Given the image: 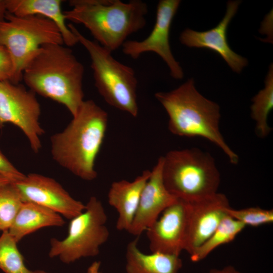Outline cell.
Returning <instances> with one entry per match:
<instances>
[{
  "mask_svg": "<svg viewBox=\"0 0 273 273\" xmlns=\"http://www.w3.org/2000/svg\"><path fill=\"white\" fill-rule=\"evenodd\" d=\"M60 0H5L7 12L18 16L40 15L54 22L59 29L64 44L69 48L78 41L66 24Z\"/></svg>",
  "mask_w": 273,
  "mask_h": 273,
  "instance_id": "17",
  "label": "cell"
},
{
  "mask_svg": "<svg viewBox=\"0 0 273 273\" xmlns=\"http://www.w3.org/2000/svg\"><path fill=\"white\" fill-rule=\"evenodd\" d=\"M227 214L245 226L256 227L273 222L272 209L259 207L235 209L231 207L226 209Z\"/></svg>",
  "mask_w": 273,
  "mask_h": 273,
  "instance_id": "24",
  "label": "cell"
},
{
  "mask_svg": "<svg viewBox=\"0 0 273 273\" xmlns=\"http://www.w3.org/2000/svg\"><path fill=\"white\" fill-rule=\"evenodd\" d=\"M163 158H159L141 194L139 204L128 233L139 237L177 199L166 189L162 177Z\"/></svg>",
  "mask_w": 273,
  "mask_h": 273,
  "instance_id": "15",
  "label": "cell"
},
{
  "mask_svg": "<svg viewBox=\"0 0 273 273\" xmlns=\"http://www.w3.org/2000/svg\"><path fill=\"white\" fill-rule=\"evenodd\" d=\"M150 174L151 170H145L132 181L123 179L111 185L108 202L118 213L116 228L118 231L128 232L130 228L142 192Z\"/></svg>",
  "mask_w": 273,
  "mask_h": 273,
  "instance_id": "16",
  "label": "cell"
},
{
  "mask_svg": "<svg viewBox=\"0 0 273 273\" xmlns=\"http://www.w3.org/2000/svg\"><path fill=\"white\" fill-rule=\"evenodd\" d=\"M84 67L68 47L41 46L24 68L22 79L35 94L64 105L72 116L84 101Z\"/></svg>",
  "mask_w": 273,
  "mask_h": 273,
  "instance_id": "1",
  "label": "cell"
},
{
  "mask_svg": "<svg viewBox=\"0 0 273 273\" xmlns=\"http://www.w3.org/2000/svg\"><path fill=\"white\" fill-rule=\"evenodd\" d=\"M0 269L5 273H36L26 266L17 243L8 231L0 236Z\"/></svg>",
  "mask_w": 273,
  "mask_h": 273,
  "instance_id": "22",
  "label": "cell"
},
{
  "mask_svg": "<svg viewBox=\"0 0 273 273\" xmlns=\"http://www.w3.org/2000/svg\"><path fill=\"white\" fill-rule=\"evenodd\" d=\"M85 205L84 210L70 219L65 238L51 239L50 258L57 257L63 263L70 264L99 254L100 247L110 236L106 212L95 196L90 197Z\"/></svg>",
  "mask_w": 273,
  "mask_h": 273,
  "instance_id": "8",
  "label": "cell"
},
{
  "mask_svg": "<svg viewBox=\"0 0 273 273\" xmlns=\"http://www.w3.org/2000/svg\"><path fill=\"white\" fill-rule=\"evenodd\" d=\"M68 26L88 53L95 85L100 95L111 106L136 117L138 82L133 68L116 60L111 51L86 37L73 24Z\"/></svg>",
  "mask_w": 273,
  "mask_h": 273,
  "instance_id": "6",
  "label": "cell"
},
{
  "mask_svg": "<svg viewBox=\"0 0 273 273\" xmlns=\"http://www.w3.org/2000/svg\"><path fill=\"white\" fill-rule=\"evenodd\" d=\"M6 13L5 1L0 0V23L4 20Z\"/></svg>",
  "mask_w": 273,
  "mask_h": 273,
  "instance_id": "28",
  "label": "cell"
},
{
  "mask_svg": "<svg viewBox=\"0 0 273 273\" xmlns=\"http://www.w3.org/2000/svg\"><path fill=\"white\" fill-rule=\"evenodd\" d=\"M13 66L10 56L7 49L0 46V80L11 81Z\"/></svg>",
  "mask_w": 273,
  "mask_h": 273,
  "instance_id": "26",
  "label": "cell"
},
{
  "mask_svg": "<svg viewBox=\"0 0 273 273\" xmlns=\"http://www.w3.org/2000/svg\"><path fill=\"white\" fill-rule=\"evenodd\" d=\"M245 226L228 214L212 235L190 255L191 260L197 262L203 260L216 248L233 241Z\"/></svg>",
  "mask_w": 273,
  "mask_h": 273,
  "instance_id": "20",
  "label": "cell"
},
{
  "mask_svg": "<svg viewBox=\"0 0 273 273\" xmlns=\"http://www.w3.org/2000/svg\"><path fill=\"white\" fill-rule=\"evenodd\" d=\"M23 202L13 183L0 186L1 231H8Z\"/></svg>",
  "mask_w": 273,
  "mask_h": 273,
  "instance_id": "23",
  "label": "cell"
},
{
  "mask_svg": "<svg viewBox=\"0 0 273 273\" xmlns=\"http://www.w3.org/2000/svg\"><path fill=\"white\" fill-rule=\"evenodd\" d=\"M187 222L184 250L190 255L214 232L230 207L226 196L216 194L187 202Z\"/></svg>",
  "mask_w": 273,
  "mask_h": 273,
  "instance_id": "12",
  "label": "cell"
},
{
  "mask_svg": "<svg viewBox=\"0 0 273 273\" xmlns=\"http://www.w3.org/2000/svg\"><path fill=\"white\" fill-rule=\"evenodd\" d=\"M69 3L72 8L64 11L66 20L84 25L95 41L112 52L147 23L148 7L141 0H71Z\"/></svg>",
  "mask_w": 273,
  "mask_h": 273,
  "instance_id": "4",
  "label": "cell"
},
{
  "mask_svg": "<svg viewBox=\"0 0 273 273\" xmlns=\"http://www.w3.org/2000/svg\"><path fill=\"white\" fill-rule=\"evenodd\" d=\"M48 44H64L54 22L40 15L18 16L7 12L0 23V46L7 49L12 62L11 82L19 83L29 61L41 46Z\"/></svg>",
  "mask_w": 273,
  "mask_h": 273,
  "instance_id": "7",
  "label": "cell"
},
{
  "mask_svg": "<svg viewBox=\"0 0 273 273\" xmlns=\"http://www.w3.org/2000/svg\"><path fill=\"white\" fill-rule=\"evenodd\" d=\"M9 183L11 182L8 178L0 175V186Z\"/></svg>",
  "mask_w": 273,
  "mask_h": 273,
  "instance_id": "29",
  "label": "cell"
},
{
  "mask_svg": "<svg viewBox=\"0 0 273 273\" xmlns=\"http://www.w3.org/2000/svg\"><path fill=\"white\" fill-rule=\"evenodd\" d=\"M138 239L128 244L126 250V273H178L183 262L179 256L159 252L146 254L138 247Z\"/></svg>",
  "mask_w": 273,
  "mask_h": 273,
  "instance_id": "19",
  "label": "cell"
},
{
  "mask_svg": "<svg viewBox=\"0 0 273 273\" xmlns=\"http://www.w3.org/2000/svg\"><path fill=\"white\" fill-rule=\"evenodd\" d=\"M13 183L24 202L37 204L68 219L78 215L85 209V204L72 197L53 178L31 173Z\"/></svg>",
  "mask_w": 273,
  "mask_h": 273,
  "instance_id": "11",
  "label": "cell"
},
{
  "mask_svg": "<svg viewBox=\"0 0 273 273\" xmlns=\"http://www.w3.org/2000/svg\"><path fill=\"white\" fill-rule=\"evenodd\" d=\"M65 223L59 214L37 204L24 202L8 231L18 243L41 228L61 227Z\"/></svg>",
  "mask_w": 273,
  "mask_h": 273,
  "instance_id": "18",
  "label": "cell"
},
{
  "mask_svg": "<svg viewBox=\"0 0 273 273\" xmlns=\"http://www.w3.org/2000/svg\"><path fill=\"white\" fill-rule=\"evenodd\" d=\"M0 231H1V228H0Z\"/></svg>",
  "mask_w": 273,
  "mask_h": 273,
  "instance_id": "31",
  "label": "cell"
},
{
  "mask_svg": "<svg viewBox=\"0 0 273 273\" xmlns=\"http://www.w3.org/2000/svg\"><path fill=\"white\" fill-rule=\"evenodd\" d=\"M180 4L179 0H161L157 6L156 21L150 34L138 41L127 40L122 46L123 53L137 59L145 53L153 52L161 57L169 69L170 75L181 79L184 72L170 48L169 35L171 23Z\"/></svg>",
  "mask_w": 273,
  "mask_h": 273,
  "instance_id": "10",
  "label": "cell"
},
{
  "mask_svg": "<svg viewBox=\"0 0 273 273\" xmlns=\"http://www.w3.org/2000/svg\"><path fill=\"white\" fill-rule=\"evenodd\" d=\"M207 273H243L234 266L232 265L225 266L221 268H213L210 270Z\"/></svg>",
  "mask_w": 273,
  "mask_h": 273,
  "instance_id": "27",
  "label": "cell"
},
{
  "mask_svg": "<svg viewBox=\"0 0 273 273\" xmlns=\"http://www.w3.org/2000/svg\"><path fill=\"white\" fill-rule=\"evenodd\" d=\"M162 158L164 185L176 199L190 202L217 193L220 173L209 153L193 148L171 150Z\"/></svg>",
  "mask_w": 273,
  "mask_h": 273,
  "instance_id": "5",
  "label": "cell"
},
{
  "mask_svg": "<svg viewBox=\"0 0 273 273\" xmlns=\"http://www.w3.org/2000/svg\"><path fill=\"white\" fill-rule=\"evenodd\" d=\"M240 3V1H229L224 17L215 27L210 30L197 31L186 29L180 34V42L190 48H206L217 53L233 71L240 73L247 65L248 61L231 49L226 37L228 26Z\"/></svg>",
  "mask_w": 273,
  "mask_h": 273,
  "instance_id": "14",
  "label": "cell"
},
{
  "mask_svg": "<svg viewBox=\"0 0 273 273\" xmlns=\"http://www.w3.org/2000/svg\"><path fill=\"white\" fill-rule=\"evenodd\" d=\"M187 222V203L177 199L146 231L151 252L179 256L184 250Z\"/></svg>",
  "mask_w": 273,
  "mask_h": 273,
  "instance_id": "13",
  "label": "cell"
},
{
  "mask_svg": "<svg viewBox=\"0 0 273 273\" xmlns=\"http://www.w3.org/2000/svg\"><path fill=\"white\" fill-rule=\"evenodd\" d=\"M35 270L36 273H51L44 270L37 269Z\"/></svg>",
  "mask_w": 273,
  "mask_h": 273,
  "instance_id": "30",
  "label": "cell"
},
{
  "mask_svg": "<svg viewBox=\"0 0 273 273\" xmlns=\"http://www.w3.org/2000/svg\"><path fill=\"white\" fill-rule=\"evenodd\" d=\"M0 175L15 183L23 178L25 175L19 171L0 150Z\"/></svg>",
  "mask_w": 273,
  "mask_h": 273,
  "instance_id": "25",
  "label": "cell"
},
{
  "mask_svg": "<svg viewBox=\"0 0 273 273\" xmlns=\"http://www.w3.org/2000/svg\"><path fill=\"white\" fill-rule=\"evenodd\" d=\"M251 115L256 123L258 136L265 138L271 131L267 118L273 108V66L271 64L265 79V86L252 99Z\"/></svg>",
  "mask_w": 273,
  "mask_h": 273,
  "instance_id": "21",
  "label": "cell"
},
{
  "mask_svg": "<svg viewBox=\"0 0 273 273\" xmlns=\"http://www.w3.org/2000/svg\"><path fill=\"white\" fill-rule=\"evenodd\" d=\"M108 123L106 111L92 100H84L61 131L50 139L51 153L60 166L86 181L98 175L95 162Z\"/></svg>",
  "mask_w": 273,
  "mask_h": 273,
  "instance_id": "2",
  "label": "cell"
},
{
  "mask_svg": "<svg viewBox=\"0 0 273 273\" xmlns=\"http://www.w3.org/2000/svg\"><path fill=\"white\" fill-rule=\"evenodd\" d=\"M40 104L36 94L24 85L0 80V128L10 123L20 128L35 153L41 148L44 131L39 122Z\"/></svg>",
  "mask_w": 273,
  "mask_h": 273,
  "instance_id": "9",
  "label": "cell"
},
{
  "mask_svg": "<svg viewBox=\"0 0 273 273\" xmlns=\"http://www.w3.org/2000/svg\"><path fill=\"white\" fill-rule=\"evenodd\" d=\"M155 97L168 115L170 132L179 136L206 139L219 147L231 163H238L239 156L219 130V106L197 90L193 78L171 91L157 92Z\"/></svg>",
  "mask_w": 273,
  "mask_h": 273,
  "instance_id": "3",
  "label": "cell"
}]
</instances>
